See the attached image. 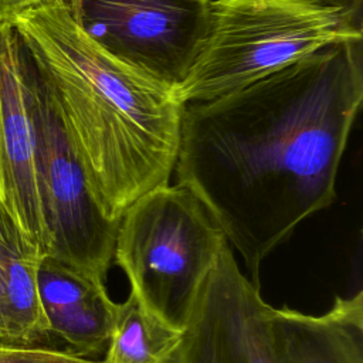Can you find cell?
Here are the masks:
<instances>
[{"label": "cell", "instance_id": "5bb4252c", "mask_svg": "<svg viewBox=\"0 0 363 363\" xmlns=\"http://www.w3.org/2000/svg\"><path fill=\"white\" fill-rule=\"evenodd\" d=\"M30 1H34V0H0V14Z\"/></svg>", "mask_w": 363, "mask_h": 363}, {"label": "cell", "instance_id": "277c9868", "mask_svg": "<svg viewBox=\"0 0 363 363\" xmlns=\"http://www.w3.org/2000/svg\"><path fill=\"white\" fill-rule=\"evenodd\" d=\"M227 244L223 228L191 190L177 183L164 184L125 210L113 259L139 302L184 332Z\"/></svg>", "mask_w": 363, "mask_h": 363}, {"label": "cell", "instance_id": "7a4b0ae2", "mask_svg": "<svg viewBox=\"0 0 363 363\" xmlns=\"http://www.w3.org/2000/svg\"><path fill=\"white\" fill-rule=\"evenodd\" d=\"M1 14L50 84L104 214L119 221L139 197L169 184L184 109L176 91L95 44L65 0Z\"/></svg>", "mask_w": 363, "mask_h": 363}, {"label": "cell", "instance_id": "30bf717a", "mask_svg": "<svg viewBox=\"0 0 363 363\" xmlns=\"http://www.w3.org/2000/svg\"><path fill=\"white\" fill-rule=\"evenodd\" d=\"M37 282L50 335L84 357L106 347L116 302L108 295L104 282L48 257L40 261Z\"/></svg>", "mask_w": 363, "mask_h": 363}, {"label": "cell", "instance_id": "6da1fadb", "mask_svg": "<svg viewBox=\"0 0 363 363\" xmlns=\"http://www.w3.org/2000/svg\"><path fill=\"white\" fill-rule=\"evenodd\" d=\"M363 102V43L325 48L218 98L186 104L174 172L258 288L264 258L336 199Z\"/></svg>", "mask_w": 363, "mask_h": 363}, {"label": "cell", "instance_id": "8992f818", "mask_svg": "<svg viewBox=\"0 0 363 363\" xmlns=\"http://www.w3.org/2000/svg\"><path fill=\"white\" fill-rule=\"evenodd\" d=\"M109 55L176 89L207 35L211 0H65Z\"/></svg>", "mask_w": 363, "mask_h": 363}, {"label": "cell", "instance_id": "4fadbf2b", "mask_svg": "<svg viewBox=\"0 0 363 363\" xmlns=\"http://www.w3.org/2000/svg\"><path fill=\"white\" fill-rule=\"evenodd\" d=\"M26 237L13 218L6 213V210L0 206V299H1V288H3V277H4V264L7 254L13 244ZM0 343H3V329H1V315H0Z\"/></svg>", "mask_w": 363, "mask_h": 363}, {"label": "cell", "instance_id": "9c48e42d", "mask_svg": "<svg viewBox=\"0 0 363 363\" xmlns=\"http://www.w3.org/2000/svg\"><path fill=\"white\" fill-rule=\"evenodd\" d=\"M267 326L275 363H363L362 291L322 315L269 306Z\"/></svg>", "mask_w": 363, "mask_h": 363}, {"label": "cell", "instance_id": "3957f363", "mask_svg": "<svg viewBox=\"0 0 363 363\" xmlns=\"http://www.w3.org/2000/svg\"><path fill=\"white\" fill-rule=\"evenodd\" d=\"M363 0H211L203 47L174 89L186 105L241 89L336 44L363 40Z\"/></svg>", "mask_w": 363, "mask_h": 363}, {"label": "cell", "instance_id": "8fae6325", "mask_svg": "<svg viewBox=\"0 0 363 363\" xmlns=\"http://www.w3.org/2000/svg\"><path fill=\"white\" fill-rule=\"evenodd\" d=\"M183 332L152 315L129 292L116 303L106 353L102 363H172Z\"/></svg>", "mask_w": 363, "mask_h": 363}, {"label": "cell", "instance_id": "52a82bcc", "mask_svg": "<svg viewBox=\"0 0 363 363\" xmlns=\"http://www.w3.org/2000/svg\"><path fill=\"white\" fill-rule=\"evenodd\" d=\"M0 206L44 252L45 231L37 176L34 61L0 14Z\"/></svg>", "mask_w": 363, "mask_h": 363}, {"label": "cell", "instance_id": "7c38bea8", "mask_svg": "<svg viewBox=\"0 0 363 363\" xmlns=\"http://www.w3.org/2000/svg\"><path fill=\"white\" fill-rule=\"evenodd\" d=\"M0 363H102L75 354L48 347H20L0 343Z\"/></svg>", "mask_w": 363, "mask_h": 363}, {"label": "cell", "instance_id": "ba28073f", "mask_svg": "<svg viewBox=\"0 0 363 363\" xmlns=\"http://www.w3.org/2000/svg\"><path fill=\"white\" fill-rule=\"evenodd\" d=\"M269 306L261 288L241 272L227 244L172 363H275L267 326Z\"/></svg>", "mask_w": 363, "mask_h": 363}, {"label": "cell", "instance_id": "5b68a950", "mask_svg": "<svg viewBox=\"0 0 363 363\" xmlns=\"http://www.w3.org/2000/svg\"><path fill=\"white\" fill-rule=\"evenodd\" d=\"M34 118L43 257L105 284L119 221L109 220L96 201L55 95L35 64Z\"/></svg>", "mask_w": 363, "mask_h": 363}]
</instances>
